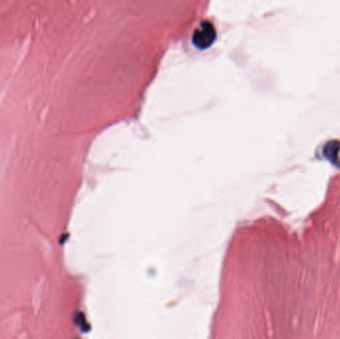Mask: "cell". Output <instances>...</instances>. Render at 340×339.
Here are the masks:
<instances>
[{
  "mask_svg": "<svg viewBox=\"0 0 340 339\" xmlns=\"http://www.w3.org/2000/svg\"><path fill=\"white\" fill-rule=\"evenodd\" d=\"M216 38V29L213 23L209 20H204L200 25L194 30L192 40L193 43L201 49L207 48L211 45Z\"/></svg>",
  "mask_w": 340,
  "mask_h": 339,
  "instance_id": "1",
  "label": "cell"
}]
</instances>
